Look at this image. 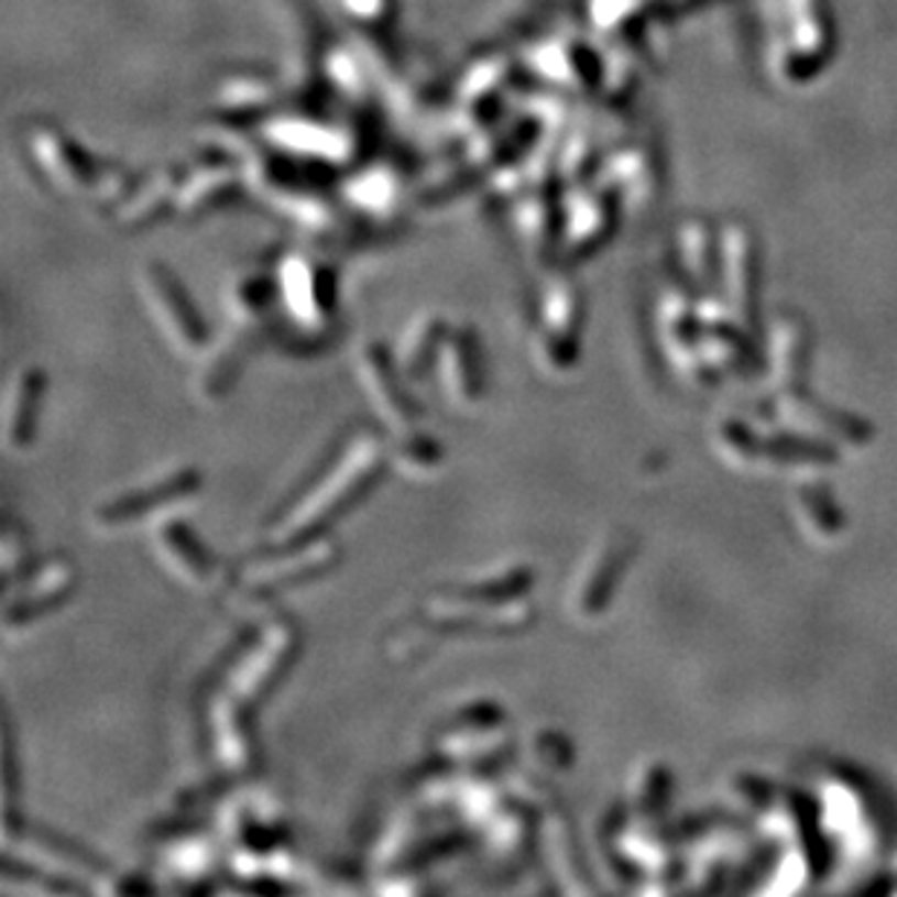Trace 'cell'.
Listing matches in <instances>:
<instances>
[{"label": "cell", "mask_w": 897, "mask_h": 897, "mask_svg": "<svg viewBox=\"0 0 897 897\" xmlns=\"http://www.w3.org/2000/svg\"><path fill=\"white\" fill-rule=\"evenodd\" d=\"M386 445L375 433H354L346 445L329 448L326 459L308 477L311 482L297 489L288 508L276 514L267 535V549L297 546L314 537L329 535V526L343 517L358 500L378 482L386 466Z\"/></svg>", "instance_id": "cell-1"}, {"label": "cell", "mask_w": 897, "mask_h": 897, "mask_svg": "<svg viewBox=\"0 0 897 897\" xmlns=\"http://www.w3.org/2000/svg\"><path fill=\"white\" fill-rule=\"evenodd\" d=\"M512 732L505 712L491 700H477L450 714L433 735V753L466 769H489L512 755Z\"/></svg>", "instance_id": "cell-2"}, {"label": "cell", "mask_w": 897, "mask_h": 897, "mask_svg": "<svg viewBox=\"0 0 897 897\" xmlns=\"http://www.w3.org/2000/svg\"><path fill=\"white\" fill-rule=\"evenodd\" d=\"M299 654V631L285 616H276L256 633L244 654L233 663L227 674L225 691L233 694L241 705L256 709L271 698L285 671Z\"/></svg>", "instance_id": "cell-3"}, {"label": "cell", "mask_w": 897, "mask_h": 897, "mask_svg": "<svg viewBox=\"0 0 897 897\" xmlns=\"http://www.w3.org/2000/svg\"><path fill=\"white\" fill-rule=\"evenodd\" d=\"M340 544L331 535H320L297 546L267 549L259 558H250L241 569L239 590L248 599H271L294 587L311 584L314 578L326 576L340 561Z\"/></svg>", "instance_id": "cell-4"}, {"label": "cell", "mask_w": 897, "mask_h": 897, "mask_svg": "<svg viewBox=\"0 0 897 897\" xmlns=\"http://www.w3.org/2000/svg\"><path fill=\"white\" fill-rule=\"evenodd\" d=\"M418 616L427 625L445 633H466V636H514L532 627L535 604L526 595L508 601H471L439 590L425 601Z\"/></svg>", "instance_id": "cell-5"}, {"label": "cell", "mask_w": 897, "mask_h": 897, "mask_svg": "<svg viewBox=\"0 0 897 897\" xmlns=\"http://www.w3.org/2000/svg\"><path fill=\"white\" fill-rule=\"evenodd\" d=\"M200 489V473L195 468H172L152 482L125 489L113 497L94 505L90 523L99 532H122L136 523L154 521L157 514L193 500Z\"/></svg>", "instance_id": "cell-6"}, {"label": "cell", "mask_w": 897, "mask_h": 897, "mask_svg": "<svg viewBox=\"0 0 897 897\" xmlns=\"http://www.w3.org/2000/svg\"><path fill=\"white\" fill-rule=\"evenodd\" d=\"M79 584L76 564L65 555H53L47 561L33 564L26 576L18 578V584L7 587L9 599L3 608V625L9 631H21L33 622L44 619L56 608H62Z\"/></svg>", "instance_id": "cell-7"}, {"label": "cell", "mask_w": 897, "mask_h": 897, "mask_svg": "<svg viewBox=\"0 0 897 897\" xmlns=\"http://www.w3.org/2000/svg\"><path fill=\"white\" fill-rule=\"evenodd\" d=\"M152 546L163 567L193 590H209L221 578V564L195 535L184 514L163 512L152 521Z\"/></svg>", "instance_id": "cell-8"}, {"label": "cell", "mask_w": 897, "mask_h": 897, "mask_svg": "<svg viewBox=\"0 0 897 897\" xmlns=\"http://www.w3.org/2000/svg\"><path fill=\"white\" fill-rule=\"evenodd\" d=\"M358 375H361V384L367 390L372 407L384 425L390 427V433H401L409 430V427L418 425V407L416 401L409 398V393L404 390V372H401L398 363L390 358L381 343H369L363 346L361 358H358Z\"/></svg>", "instance_id": "cell-9"}, {"label": "cell", "mask_w": 897, "mask_h": 897, "mask_svg": "<svg viewBox=\"0 0 897 897\" xmlns=\"http://www.w3.org/2000/svg\"><path fill=\"white\" fill-rule=\"evenodd\" d=\"M209 732H212L216 762L227 778H248L256 773L259 746L250 730V709L225 689L209 705Z\"/></svg>", "instance_id": "cell-10"}, {"label": "cell", "mask_w": 897, "mask_h": 897, "mask_svg": "<svg viewBox=\"0 0 897 897\" xmlns=\"http://www.w3.org/2000/svg\"><path fill=\"white\" fill-rule=\"evenodd\" d=\"M441 395L457 409H477L485 401V367L473 331H448L436 361Z\"/></svg>", "instance_id": "cell-11"}, {"label": "cell", "mask_w": 897, "mask_h": 897, "mask_svg": "<svg viewBox=\"0 0 897 897\" xmlns=\"http://www.w3.org/2000/svg\"><path fill=\"white\" fill-rule=\"evenodd\" d=\"M161 865L177 889L204 891L225 865V840L212 833H177L161 851Z\"/></svg>", "instance_id": "cell-12"}, {"label": "cell", "mask_w": 897, "mask_h": 897, "mask_svg": "<svg viewBox=\"0 0 897 897\" xmlns=\"http://www.w3.org/2000/svg\"><path fill=\"white\" fill-rule=\"evenodd\" d=\"M482 845L494 863L517 865L535 849V808L514 799L482 828Z\"/></svg>", "instance_id": "cell-13"}, {"label": "cell", "mask_w": 897, "mask_h": 897, "mask_svg": "<svg viewBox=\"0 0 897 897\" xmlns=\"http://www.w3.org/2000/svg\"><path fill=\"white\" fill-rule=\"evenodd\" d=\"M44 372L39 367H21L12 378L3 404V441L9 450H26L35 439L39 404L44 395Z\"/></svg>", "instance_id": "cell-14"}, {"label": "cell", "mask_w": 897, "mask_h": 897, "mask_svg": "<svg viewBox=\"0 0 897 897\" xmlns=\"http://www.w3.org/2000/svg\"><path fill=\"white\" fill-rule=\"evenodd\" d=\"M532 584H535L532 567H526V564H505V567L482 572V576L459 581V584H450L445 590L459 595V599L471 601H508L529 595Z\"/></svg>", "instance_id": "cell-15"}, {"label": "cell", "mask_w": 897, "mask_h": 897, "mask_svg": "<svg viewBox=\"0 0 897 897\" xmlns=\"http://www.w3.org/2000/svg\"><path fill=\"white\" fill-rule=\"evenodd\" d=\"M244 367V352H241L239 340H227V343L209 349L204 363L195 369V393L200 401L216 404V401L227 398L230 390L236 386Z\"/></svg>", "instance_id": "cell-16"}, {"label": "cell", "mask_w": 897, "mask_h": 897, "mask_svg": "<svg viewBox=\"0 0 897 897\" xmlns=\"http://www.w3.org/2000/svg\"><path fill=\"white\" fill-rule=\"evenodd\" d=\"M386 457L409 477H427V473H436L441 468L445 448L416 425L409 430L393 433V441L386 445Z\"/></svg>", "instance_id": "cell-17"}, {"label": "cell", "mask_w": 897, "mask_h": 897, "mask_svg": "<svg viewBox=\"0 0 897 897\" xmlns=\"http://www.w3.org/2000/svg\"><path fill=\"white\" fill-rule=\"evenodd\" d=\"M445 337H448V331L436 320L422 322V326L409 331L398 354V367L407 381H425L427 375H433Z\"/></svg>", "instance_id": "cell-18"}, {"label": "cell", "mask_w": 897, "mask_h": 897, "mask_svg": "<svg viewBox=\"0 0 897 897\" xmlns=\"http://www.w3.org/2000/svg\"><path fill=\"white\" fill-rule=\"evenodd\" d=\"M436 636H441V633L418 616L413 625L398 627V631L390 636V645H386V648H390V657H393L395 663H413V659L425 657L427 650L433 648V639H436Z\"/></svg>", "instance_id": "cell-19"}]
</instances>
